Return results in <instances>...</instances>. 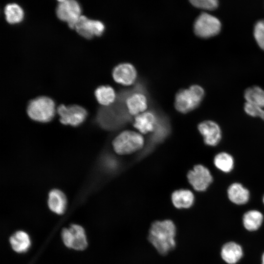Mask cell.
<instances>
[{
	"label": "cell",
	"instance_id": "obj_1",
	"mask_svg": "<svg viewBox=\"0 0 264 264\" xmlns=\"http://www.w3.org/2000/svg\"><path fill=\"white\" fill-rule=\"evenodd\" d=\"M176 235V227L172 220H157L150 226L148 239L159 254L165 255L175 248Z\"/></svg>",
	"mask_w": 264,
	"mask_h": 264
},
{
	"label": "cell",
	"instance_id": "obj_2",
	"mask_svg": "<svg viewBox=\"0 0 264 264\" xmlns=\"http://www.w3.org/2000/svg\"><path fill=\"white\" fill-rule=\"evenodd\" d=\"M27 112L32 120L43 123L50 121L55 113L54 101L47 96H40L31 100L28 103Z\"/></svg>",
	"mask_w": 264,
	"mask_h": 264
},
{
	"label": "cell",
	"instance_id": "obj_3",
	"mask_svg": "<svg viewBox=\"0 0 264 264\" xmlns=\"http://www.w3.org/2000/svg\"><path fill=\"white\" fill-rule=\"evenodd\" d=\"M204 95L203 89L198 85H193L188 89H181L176 94L175 107L181 113L190 112L199 105Z\"/></svg>",
	"mask_w": 264,
	"mask_h": 264
},
{
	"label": "cell",
	"instance_id": "obj_4",
	"mask_svg": "<svg viewBox=\"0 0 264 264\" xmlns=\"http://www.w3.org/2000/svg\"><path fill=\"white\" fill-rule=\"evenodd\" d=\"M115 152L119 154H127L134 153L142 148L144 139L139 133L131 131L120 133L113 141Z\"/></svg>",
	"mask_w": 264,
	"mask_h": 264
},
{
	"label": "cell",
	"instance_id": "obj_5",
	"mask_svg": "<svg viewBox=\"0 0 264 264\" xmlns=\"http://www.w3.org/2000/svg\"><path fill=\"white\" fill-rule=\"evenodd\" d=\"M221 29V23L216 17L206 13H202L196 19L194 24L196 35L200 38H208L217 35Z\"/></svg>",
	"mask_w": 264,
	"mask_h": 264
},
{
	"label": "cell",
	"instance_id": "obj_6",
	"mask_svg": "<svg viewBox=\"0 0 264 264\" xmlns=\"http://www.w3.org/2000/svg\"><path fill=\"white\" fill-rule=\"evenodd\" d=\"M81 12L80 4L74 0H59L56 9V14L58 19L66 22L71 29H74L82 15Z\"/></svg>",
	"mask_w": 264,
	"mask_h": 264
},
{
	"label": "cell",
	"instance_id": "obj_7",
	"mask_svg": "<svg viewBox=\"0 0 264 264\" xmlns=\"http://www.w3.org/2000/svg\"><path fill=\"white\" fill-rule=\"evenodd\" d=\"M60 122L64 125L78 126L85 120L88 112L85 109L79 105L66 106L61 105L57 108Z\"/></svg>",
	"mask_w": 264,
	"mask_h": 264
},
{
	"label": "cell",
	"instance_id": "obj_8",
	"mask_svg": "<svg viewBox=\"0 0 264 264\" xmlns=\"http://www.w3.org/2000/svg\"><path fill=\"white\" fill-rule=\"evenodd\" d=\"M188 181L197 191H206L213 181V176L209 169L204 165L198 164L187 175Z\"/></svg>",
	"mask_w": 264,
	"mask_h": 264
},
{
	"label": "cell",
	"instance_id": "obj_9",
	"mask_svg": "<svg viewBox=\"0 0 264 264\" xmlns=\"http://www.w3.org/2000/svg\"><path fill=\"white\" fill-rule=\"evenodd\" d=\"M62 236L65 244L68 247L82 250L88 245L85 230L80 225L73 224L68 228L64 229Z\"/></svg>",
	"mask_w": 264,
	"mask_h": 264
},
{
	"label": "cell",
	"instance_id": "obj_10",
	"mask_svg": "<svg viewBox=\"0 0 264 264\" xmlns=\"http://www.w3.org/2000/svg\"><path fill=\"white\" fill-rule=\"evenodd\" d=\"M105 28L104 23L101 21L90 19L84 15H81L74 29L83 37L90 39L94 36L102 35Z\"/></svg>",
	"mask_w": 264,
	"mask_h": 264
},
{
	"label": "cell",
	"instance_id": "obj_11",
	"mask_svg": "<svg viewBox=\"0 0 264 264\" xmlns=\"http://www.w3.org/2000/svg\"><path fill=\"white\" fill-rule=\"evenodd\" d=\"M143 86L137 85L128 91L126 98V105L129 112L133 115H138L147 108V99L143 92Z\"/></svg>",
	"mask_w": 264,
	"mask_h": 264
},
{
	"label": "cell",
	"instance_id": "obj_12",
	"mask_svg": "<svg viewBox=\"0 0 264 264\" xmlns=\"http://www.w3.org/2000/svg\"><path fill=\"white\" fill-rule=\"evenodd\" d=\"M203 138L204 143L210 147L217 146L222 139V131L220 126L213 120H206L200 123L198 127Z\"/></svg>",
	"mask_w": 264,
	"mask_h": 264
},
{
	"label": "cell",
	"instance_id": "obj_13",
	"mask_svg": "<svg viewBox=\"0 0 264 264\" xmlns=\"http://www.w3.org/2000/svg\"><path fill=\"white\" fill-rule=\"evenodd\" d=\"M112 76L115 82L123 85H130L135 80L137 73L134 67L129 63L120 64L112 71Z\"/></svg>",
	"mask_w": 264,
	"mask_h": 264
},
{
	"label": "cell",
	"instance_id": "obj_14",
	"mask_svg": "<svg viewBox=\"0 0 264 264\" xmlns=\"http://www.w3.org/2000/svg\"><path fill=\"white\" fill-rule=\"evenodd\" d=\"M227 195L229 200L237 205L245 204L250 198L248 189L239 182H235L229 185L227 190Z\"/></svg>",
	"mask_w": 264,
	"mask_h": 264
},
{
	"label": "cell",
	"instance_id": "obj_15",
	"mask_svg": "<svg viewBox=\"0 0 264 264\" xmlns=\"http://www.w3.org/2000/svg\"><path fill=\"white\" fill-rule=\"evenodd\" d=\"M157 120L154 114L147 111L137 115L135 118L134 127L142 133L153 131L156 126Z\"/></svg>",
	"mask_w": 264,
	"mask_h": 264
},
{
	"label": "cell",
	"instance_id": "obj_16",
	"mask_svg": "<svg viewBox=\"0 0 264 264\" xmlns=\"http://www.w3.org/2000/svg\"><path fill=\"white\" fill-rule=\"evenodd\" d=\"M171 199L173 205L176 208L188 209L193 205L195 197L190 190L180 189L172 193Z\"/></svg>",
	"mask_w": 264,
	"mask_h": 264
},
{
	"label": "cell",
	"instance_id": "obj_17",
	"mask_svg": "<svg viewBox=\"0 0 264 264\" xmlns=\"http://www.w3.org/2000/svg\"><path fill=\"white\" fill-rule=\"evenodd\" d=\"M221 257L228 264H235L242 258L243 252L242 247L235 242L225 243L221 250Z\"/></svg>",
	"mask_w": 264,
	"mask_h": 264
},
{
	"label": "cell",
	"instance_id": "obj_18",
	"mask_svg": "<svg viewBox=\"0 0 264 264\" xmlns=\"http://www.w3.org/2000/svg\"><path fill=\"white\" fill-rule=\"evenodd\" d=\"M213 164L217 169L223 173L231 172L235 167L234 157L226 152H220L214 157Z\"/></svg>",
	"mask_w": 264,
	"mask_h": 264
},
{
	"label": "cell",
	"instance_id": "obj_19",
	"mask_svg": "<svg viewBox=\"0 0 264 264\" xmlns=\"http://www.w3.org/2000/svg\"><path fill=\"white\" fill-rule=\"evenodd\" d=\"M48 205L51 211L57 214H62L66 206L65 194L58 189H53L49 193Z\"/></svg>",
	"mask_w": 264,
	"mask_h": 264
},
{
	"label": "cell",
	"instance_id": "obj_20",
	"mask_svg": "<svg viewBox=\"0 0 264 264\" xmlns=\"http://www.w3.org/2000/svg\"><path fill=\"white\" fill-rule=\"evenodd\" d=\"M264 217L259 211L251 210L246 212L243 216L244 227L248 231H255L261 226Z\"/></svg>",
	"mask_w": 264,
	"mask_h": 264
},
{
	"label": "cell",
	"instance_id": "obj_21",
	"mask_svg": "<svg viewBox=\"0 0 264 264\" xmlns=\"http://www.w3.org/2000/svg\"><path fill=\"white\" fill-rule=\"evenodd\" d=\"M10 242L12 248L19 253L27 251L31 244L28 234L22 231L14 234L10 238Z\"/></svg>",
	"mask_w": 264,
	"mask_h": 264
},
{
	"label": "cell",
	"instance_id": "obj_22",
	"mask_svg": "<svg viewBox=\"0 0 264 264\" xmlns=\"http://www.w3.org/2000/svg\"><path fill=\"white\" fill-rule=\"evenodd\" d=\"M6 21L10 24H16L21 22L24 18L22 8L16 3H8L4 8Z\"/></svg>",
	"mask_w": 264,
	"mask_h": 264
},
{
	"label": "cell",
	"instance_id": "obj_23",
	"mask_svg": "<svg viewBox=\"0 0 264 264\" xmlns=\"http://www.w3.org/2000/svg\"><path fill=\"white\" fill-rule=\"evenodd\" d=\"M94 95L97 101L103 106H109L116 98L114 90L109 86L98 87L95 90Z\"/></svg>",
	"mask_w": 264,
	"mask_h": 264
},
{
	"label": "cell",
	"instance_id": "obj_24",
	"mask_svg": "<svg viewBox=\"0 0 264 264\" xmlns=\"http://www.w3.org/2000/svg\"><path fill=\"white\" fill-rule=\"evenodd\" d=\"M246 102L264 108V90L258 86L247 88L244 91Z\"/></svg>",
	"mask_w": 264,
	"mask_h": 264
},
{
	"label": "cell",
	"instance_id": "obj_25",
	"mask_svg": "<svg viewBox=\"0 0 264 264\" xmlns=\"http://www.w3.org/2000/svg\"><path fill=\"white\" fill-rule=\"evenodd\" d=\"M243 109L248 115L253 117H258L264 121V108L245 102Z\"/></svg>",
	"mask_w": 264,
	"mask_h": 264
},
{
	"label": "cell",
	"instance_id": "obj_26",
	"mask_svg": "<svg viewBox=\"0 0 264 264\" xmlns=\"http://www.w3.org/2000/svg\"><path fill=\"white\" fill-rule=\"evenodd\" d=\"M254 36L259 46L264 50V20L259 21L256 23Z\"/></svg>",
	"mask_w": 264,
	"mask_h": 264
},
{
	"label": "cell",
	"instance_id": "obj_27",
	"mask_svg": "<svg viewBox=\"0 0 264 264\" xmlns=\"http://www.w3.org/2000/svg\"><path fill=\"white\" fill-rule=\"evenodd\" d=\"M190 1L196 7L208 10H215L219 5L217 0H192Z\"/></svg>",
	"mask_w": 264,
	"mask_h": 264
},
{
	"label": "cell",
	"instance_id": "obj_28",
	"mask_svg": "<svg viewBox=\"0 0 264 264\" xmlns=\"http://www.w3.org/2000/svg\"><path fill=\"white\" fill-rule=\"evenodd\" d=\"M262 264H264V253L263 254L262 256Z\"/></svg>",
	"mask_w": 264,
	"mask_h": 264
},
{
	"label": "cell",
	"instance_id": "obj_29",
	"mask_svg": "<svg viewBox=\"0 0 264 264\" xmlns=\"http://www.w3.org/2000/svg\"><path fill=\"white\" fill-rule=\"evenodd\" d=\"M263 203L264 204V196L263 197Z\"/></svg>",
	"mask_w": 264,
	"mask_h": 264
}]
</instances>
